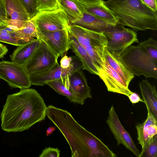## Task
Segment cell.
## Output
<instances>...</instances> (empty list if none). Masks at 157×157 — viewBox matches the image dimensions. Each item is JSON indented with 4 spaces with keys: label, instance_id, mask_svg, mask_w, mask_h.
<instances>
[{
    "label": "cell",
    "instance_id": "obj_33",
    "mask_svg": "<svg viewBox=\"0 0 157 157\" xmlns=\"http://www.w3.org/2000/svg\"><path fill=\"white\" fill-rule=\"evenodd\" d=\"M8 51L6 46L0 43V59L3 57Z\"/></svg>",
    "mask_w": 157,
    "mask_h": 157
},
{
    "label": "cell",
    "instance_id": "obj_1",
    "mask_svg": "<svg viewBox=\"0 0 157 157\" xmlns=\"http://www.w3.org/2000/svg\"><path fill=\"white\" fill-rule=\"evenodd\" d=\"M45 113L66 139L72 157L117 156L100 139L77 122L67 110L50 105L47 107Z\"/></svg>",
    "mask_w": 157,
    "mask_h": 157
},
{
    "label": "cell",
    "instance_id": "obj_17",
    "mask_svg": "<svg viewBox=\"0 0 157 157\" xmlns=\"http://www.w3.org/2000/svg\"><path fill=\"white\" fill-rule=\"evenodd\" d=\"M69 78L71 91L78 99L84 103L86 99L92 98L91 89L81 69L70 74Z\"/></svg>",
    "mask_w": 157,
    "mask_h": 157
},
{
    "label": "cell",
    "instance_id": "obj_5",
    "mask_svg": "<svg viewBox=\"0 0 157 157\" xmlns=\"http://www.w3.org/2000/svg\"><path fill=\"white\" fill-rule=\"evenodd\" d=\"M68 30L85 49L98 70L100 69L105 59L104 52L108 42L104 33L75 25H70Z\"/></svg>",
    "mask_w": 157,
    "mask_h": 157
},
{
    "label": "cell",
    "instance_id": "obj_30",
    "mask_svg": "<svg viewBox=\"0 0 157 157\" xmlns=\"http://www.w3.org/2000/svg\"><path fill=\"white\" fill-rule=\"evenodd\" d=\"M72 63V56L68 57L65 55L61 59L60 65L62 68L67 69L71 66Z\"/></svg>",
    "mask_w": 157,
    "mask_h": 157
},
{
    "label": "cell",
    "instance_id": "obj_22",
    "mask_svg": "<svg viewBox=\"0 0 157 157\" xmlns=\"http://www.w3.org/2000/svg\"><path fill=\"white\" fill-rule=\"evenodd\" d=\"M41 42L38 38L18 47L10 56L11 61L24 65L39 47Z\"/></svg>",
    "mask_w": 157,
    "mask_h": 157
},
{
    "label": "cell",
    "instance_id": "obj_29",
    "mask_svg": "<svg viewBox=\"0 0 157 157\" xmlns=\"http://www.w3.org/2000/svg\"><path fill=\"white\" fill-rule=\"evenodd\" d=\"M60 150L58 148L47 147L43 150L39 157H59Z\"/></svg>",
    "mask_w": 157,
    "mask_h": 157
},
{
    "label": "cell",
    "instance_id": "obj_25",
    "mask_svg": "<svg viewBox=\"0 0 157 157\" xmlns=\"http://www.w3.org/2000/svg\"><path fill=\"white\" fill-rule=\"evenodd\" d=\"M60 8L63 10L70 21V25L80 20L83 12L72 0H57Z\"/></svg>",
    "mask_w": 157,
    "mask_h": 157
},
{
    "label": "cell",
    "instance_id": "obj_8",
    "mask_svg": "<svg viewBox=\"0 0 157 157\" xmlns=\"http://www.w3.org/2000/svg\"><path fill=\"white\" fill-rule=\"evenodd\" d=\"M0 78L12 88L28 89L32 85L24 66L12 61H0Z\"/></svg>",
    "mask_w": 157,
    "mask_h": 157
},
{
    "label": "cell",
    "instance_id": "obj_24",
    "mask_svg": "<svg viewBox=\"0 0 157 157\" xmlns=\"http://www.w3.org/2000/svg\"><path fill=\"white\" fill-rule=\"evenodd\" d=\"M69 75L61 79L48 82L46 85L58 94L65 96L70 102L82 105L84 103L78 99L71 91Z\"/></svg>",
    "mask_w": 157,
    "mask_h": 157
},
{
    "label": "cell",
    "instance_id": "obj_9",
    "mask_svg": "<svg viewBox=\"0 0 157 157\" xmlns=\"http://www.w3.org/2000/svg\"><path fill=\"white\" fill-rule=\"evenodd\" d=\"M31 19L37 28L50 32L68 29L71 25L68 17L62 9L37 13Z\"/></svg>",
    "mask_w": 157,
    "mask_h": 157
},
{
    "label": "cell",
    "instance_id": "obj_14",
    "mask_svg": "<svg viewBox=\"0 0 157 157\" xmlns=\"http://www.w3.org/2000/svg\"><path fill=\"white\" fill-rule=\"evenodd\" d=\"M98 71V76L104 82L108 91L128 97L132 93L129 89L128 86L109 65L105 59L101 68Z\"/></svg>",
    "mask_w": 157,
    "mask_h": 157
},
{
    "label": "cell",
    "instance_id": "obj_7",
    "mask_svg": "<svg viewBox=\"0 0 157 157\" xmlns=\"http://www.w3.org/2000/svg\"><path fill=\"white\" fill-rule=\"evenodd\" d=\"M40 40L39 47L24 65L29 76L46 72L58 63V57L44 42Z\"/></svg>",
    "mask_w": 157,
    "mask_h": 157
},
{
    "label": "cell",
    "instance_id": "obj_32",
    "mask_svg": "<svg viewBox=\"0 0 157 157\" xmlns=\"http://www.w3.org/2000/svg\"><path fill=\"white\" fill-rule=\"evenodd\" d=\"M128 97L131 102L132 104H135L139 101L144 102L143 100L136 93L132 92Z\"/></svg>",
    "mask_w": 157,
    "mask_h": 157
},
{
    "label": "cell",
    "instance_id": "obj_19",
    "mask_svg": "<svg viewBox=\"0 0 157 157\" xmlns=\"http://www.w3.org/2000/svg\"><path fill=\"white\" fill-rule=\"evenodd\" d=\"M82 12H86L100 18L114 23H118V20L112 12L105 5L103 2L100 4H93L83 0H72Z\"/></svg>",
    "mask_w": 157,
    "mask_h": 157
},
{
    "label": "cell",
    "instance_id": "obj_11",
    "mask_svg": "<svg viewBox=\"0 0 157 157\" xmlns=\"http://www.w3.org/2000/svg\"><path fill=\"white\" fill-rule=\"evenodd\" d=\"M37 29L38 38L44 42L58 57L70 49L68 29L53 32Z\"/></svg>",
    "mask_w": 157,
    "mask_h": 157
},
{
    "label": "cell",
    "instance_id": "obj_28",
    "mask_svg": "<svg viewBox=\"0 0 157 157\" xmlns=\"http://www.w3.org/2000/svg\"><path fill=\"white\" fill-rule=\"evenodd\" d=\"M31 19L36 13V0H22Z\"/></svg>",
    "mask_w": 157,
    "mask_h": 157
},
{
    "label": "cell",
    "instance_id": "obj_35",
    "mask_svg": "<svg viewBox=\"0 0 157 157\" xmlns=\"http://www.w3.org/2000/svg\"><path fill=\"white\" fill-rule=\"evenodd\" d=\"M56 128L55 127L50 126L49 127L46 131V135L47 136L51 135L54 131L55 130Z\"/></svg>",
    "mask_w": 157,
    "mask_h": 157
},
{
    "label": "cell",
    "instance_id": "obj_34",
    "mask_svg": "<svg viewBox=\"0 0 157 157\" xmlns=\"http://www.w3.org/2000/svg\"><path fill=\"white\" fill-rule=\"evenodd\" d=\"M5 16L3 0H0V17Z\"/></svg>",
    "mask_w": 157,
    "mask_h": 157
},
{
    "label": "cell",
    "instance_id": "obj_16",
    "mask_svg": "<svg viewBox=\"0 0 157 157\" xmlns=\"http://www.w3.org/2000/svg\"><path fill=\"white\" fill-rule=\"evenodd\" d=\"M31 41L24 33L22 29L9 25L0 17V42L19 46Z\"/></svg>",
    "mask_w": 157,
    "mask_h": 157
},
{
    "label": "cell",
    "instance_id": "obj_36",
    "mask_svg": "<svg viewBox=\"0 0 157 157\" xmlns=\"http://www.w3.org/2000/svg\"><path fill=\"white\" fill-rule=\"evenodd\" d=\"M89 3L93 4H100L102 2L103 0H83Z\"/></svg>",
    "mask_w": 157,
    "mask_h": 157
},
{
    "label": "cell",
    "instance_id": "obj_27",
    "mask_svg": "<svg viewBox=\"0 0 157 157\" xmlns=\"http://www.w3.org/2000/svg\"><path fill=\"white\" fill-rule=\"evenodd\" d=\"M140 157H157V134L143 151L140 153Z\"/></svg>",
    "mask_w": 157,
    "mask_h": 157
},
{
    "label": "cell",
    "instance_id": "obj_12",
    "mask_svg": "<svg viewBox=\"0 0 157 157\" xmlns=\"http://www.w3.org/2000/svg\"><path fill=\"white\" fill-rule=\"evenodd\" d=\"M106 123L117 140V145L123 144L135 155L140 157V151L129 133L121 124L113 105L109 111Z\"/></svg>",
    "mask_w": 157,
    "mask_h": 157
},
{
    "label": "cell",
    "instance_id": "obj_21",
    "mask_svg": "<svg viewBox=\"0 0 157 157\" xmlns=\"http://www.w3.org/2000/svg\"><path fill=\"white\" fill-rule=\"evenodd\" d=\"M143 100L148 109L157 120V93L155 86L146 79L139 83Z\"/></svg>",
    "mask_w": 157,
    "mask_h": 157
},
{
    "label": "cell",
    "instance_id": "obj_31",
    "mask_svg": "<svg viewBox=\"0 0 157 157\" xmlns=\"http://www.w3.org/2000/svg\"><path fill=\"white\" fill-rule=\"evenodd\" d=\"M142 2L155 12L157 11V0H140Z\"/></svg>",
    "mask_w": 157,
    "mask_h": 157
},
{
    "label": "cell",
    "instance_id": "obj_4",
    "mask_svg": "<svg viewBox=\"0 0 157 157\" xmlns=\"http://www.w3.org/2000/svg\"><path fill=\"white\" fill-rule=\"evenodd\" d=\"M120 58L134 75L157 78V41L153 38L130 46Z\"/></svg>",
    "mask_w": 157,
    "mask_h": 157
},
{
    "label": "cell",
    "instance_id": "obj_2",
    "mask_svg": "<svg viewBox=\"0 0 157 157\" xmlns=\"http://www.w3.org/2000/svg\"><path fill=\"white\" fill-rule=\"evenodd\" d=\"M47 107L40 95L33 89L9 95L1 113V128L7 132L28 130L45 119Z\"/></svg>",
    "mask_w": 157,
    "mask_h": 157
},
{
    "label": "cell",
    "instance_id": "obj_26",
    "mask_svg": "<svg viewBox=\"0 0 157 157\" xmlns=\"http://www.w3.org/2000/svg\"><path fill=\"white\" fill-rule=\"evenodd\" d=\"M61 9L57 0H36V10L37 13L48 12Z\"/></svg>",
    "mask_w": 157,
    "mask_h": 157
},
{
    "label": "cell",
    "instance_id": "obj_18",
    "mask_svg": "<svg viewBox=\"0 0 157 157\" xmlns=\"http://www.w3.org/2000/svg\"><path fill=\"white\" fill-rule=\"evenodd\" d=\"M117 24L83 12L82 17L79 20L73 22L71 25H76L91 31L104 33L114 28Z\"/></svg>",
    "mask_w": 157,
    "mask_h": 157
},
{
    "label": "cell",
    "instance_id": "obj_10",
    "mask_svg": "<svg viewBox=\"0 0 157 157\" xmlns=\"http://www.w3.org/2000/svg\"><path fill=\"white\" fill-rule=\"evenodd\" d=\"M73 63L71 66L67 69L62 68L58 63L52 68L42 74L29 76L32 85L44 86L48 82L59 80L80 69L83 66L81 61L75 56H72Z\"/></svg>",
    "mask_w": 157,
    "mask_h": 157
},
{
    "label": "cell",
    "instance_id": "obj_23",
    "mask_svg": "<svg viewBox=\"0 0 157 157\" xmlns=\"http://www.w3.org/2000/svg\"><path fill=\"white\" fill-rule=\"evenodd\" d=\"M104 54L107 62L128 86L134 75L125 66L121 60L120 57L116 56L106 48L105 50Z\"/></svg>",
    "mask_w": 157,
    "mask_h": 157
},
{
    "label": "cell",
    "instance_id": "obj_6",
    "mask_svg": "<svg viewBox=\"0 0 157 157\" xmlns=\"http://www.w3.org/2000/svg\"><path fill=\"white\" fill-rule=\"evenodd\" d=\"M104 33L108 41L106 48L116 57H120L132 44L139 42L136 31L119 23Z\"/></svg>",
    "mask_w": 157,
    "mask_h": 157
},
{
    "label": "cell",
    "instance_id": "obj_20",
    "mask_svg": "<svg viewBox=\"0 0 157 157\" xmlns=\"http://www.w3.org/2000/svg\"><path fill=\"white\" fill-rule=\"evenodd\" d=\"M69 33L70 49L72 50L81 61L83 66L82 70L98 75V71L86 51L76 37L69 32Z\"/></svg>",
    "mask_w": 157,
    "mask_h": 157
},
{
    "label": "cell",
    "instance_id": "obj_13",
    "mask_svg": "<svg viewBox=\"0 0 157 157\" xmlns=\"http://www.w3.org/2000/svg\"><path fill=\"white\" fill-rule=\"evenodd\" d=\"M5 16L2 17L8 24L21 29L31 19L22 0H3Z\"/></svg>",
    "mask_w": 157,
    "mask_h": 157
},
{
    "label": "cell",
    "instance_id": "obj_3",
    "mask_svg": "<svg viewBox=\"0 0 157 157\" xmlns=\"http://www.w3.org/2000/svg\"><path fill=\"white\" fill-rule=\"evenodd\" d=\"M118 23L136 31L157 30V14L140 0L103 1Z\"/></svg>",
    "mask_w": 157,
    "mask_h": 157
},
{
    "label": "cell",
    "instance_id": "obj_15",
    "mask_svg": "<svg viewBox=\"0 0 157 157\" xmlns=\"http://www.w3.org/2000/svg\"><path fill=\"white\" fill-rule=\"evenodd\" d=\"M147 115L146 119L142 123L136 125L138 143L141 146L142 153L152 141L157 133V120L149 110L147 109Z\"/></svg>",
    "mask_w": 157,
    "mask_h": 157
}]
</instances>
